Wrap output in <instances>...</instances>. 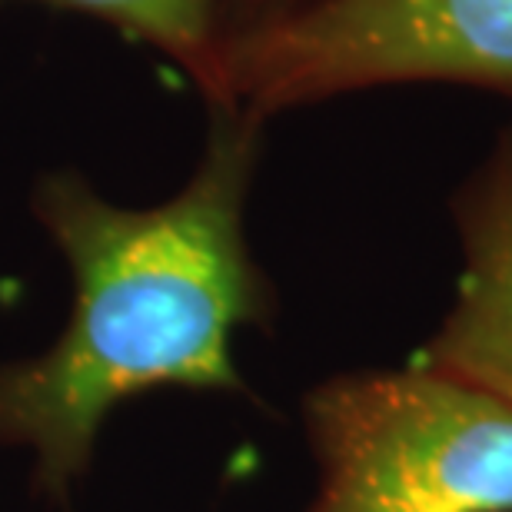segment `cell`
<instances>
[{"mask_svg": "<svg viewBox=\"0 0 512 512\" xmlns=\"http://www.w3.org/2000/svg\"><path fill=\"white\" fill-rule=\"evenodd\" d=\"M260 130L263 117L217 104L197 173L150 210L114 207L77 173L40 183L34 207L74 270V316L50 353L0 370V443L34 449L47 493L80 476L120 399L240 386L230 336L266 310L243 233Z\"/></svg>", "mask_w": 512, "mask_h": 512, "instance_id": "obj_1", "label": "cell"}, {"mask_svg": "<svg viewBox=\"0 0 512 512\" xmlns=\"http://www.w3.org/2000/svg\"><path fill=\"white\" fill-rule=\"evenodd\" d=\"M393 84L512 97V0H303L223 40L203 94L266 120Z\"/></svg>", "mask_w": 512, "mask_h": 512, "instance_id": "obj_2", "label": "cell"}, {"mask_svg": "<svg viewBox=\"0 0 512 512\" xmlns=\"http://www.w3.org/2000/svg\"><path fill=\"white\" fill-rule=\"evenodd\" d=\"M310 512H512V406L429 373H360L306 399Z\"/></svg>", "mask_w": 512, "mask_h": 512, "instance_id": "obj_3", "label": "cell"}, {"mask_svg": "<svg viewBox=\"0 0 512 512\" xmlns=\"http://www.w3.org/2000/svg\"><path fill=\"white\" fill-rule=\"evenodd\" d=\"M466 266L456 303L416 366L512 406V130L459 197Z\"/></svg>", "mask_w": 512, "mask_h": 512, "instance_id": "obj_4", "label": "cell"}, {"mask_svg": "<svg viewBox=\"0 0 512 512\" xmlns=\"http://www.w3.org/2000/svg\"><path fill=\"white\" fill-rule=\"evenodd\" d=\"M7 4V0H0ZM37 4L84 10L137 37L190 74L203 90L223 44L220 0H37Z\"/></svg>", "mask_w": 512, "mask_h": 512, "instance_id": "obj_5", "label": "cell"}, {"mask_svg": "<svg viewBox=\"0 0 512 512\" xmlns=\"http://www.w3.org/2000/svg\"><path fill=\"white\" fill-rule=\"evenodd\" d=\"M303 0H220V24H223V40L230 34H240V30L263 24L283 10H290Z\"/></svg>", "mask_w": 512, "mask_h": 512, "instance_id": "obj_6", "label": "cell"}]
</instances>
